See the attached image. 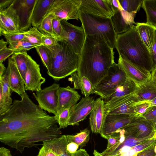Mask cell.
Returning <instances> with one entry per match:
<instances>
[{
    "label": "cell",
    "mask_w": 156,
    "mask_h": 156,
    "mask_svg": "<svg viewBox=\"0 0 156 156\" xmlns=\"http://www.w3.org/2000/svg\"><path fill=\"white\" fill-rule=\"evenodd\" d=\"M0 116V141L22 153L25 148L58 137L62 133L56 116L48 114L25 91Z\"/></svg>",
    "instance_id": "1"
},
{
    "label": "cell",
    "mask_w": 156,
    "mask_h": 156,
    "mask_svg": "<svg viewBox=\"0 0 156 156\" xmlns=\"http://www.w3.org/2000/svg\"><path fill=\"white\" fill-rule=\"evenodd\" d=\"M100 34L85 36L79 54L76 71L78 76H84L95 88L108 74L109 69L114 63L115 52Z\"/></svg>",
    "instance_id": "2"
},
{
    "label": "cell",
    "mask_w": 156,
    "mask_h": 156,
    "mask_svg": "<svg viewBox=\"0 0 156 156\" xmlns=\"http://www.w3.org/2000/svg\"><path fill=\"white\" fill-rule=\"evenodd\" d=\"M115 48L119 55L136 66L151 73V55L134 26L116 36Z\"/></svg>",
    "instance_id": "3"
},
{
    "label": "cell",
    "mask_w": 156,
    "mask_h": 156,
    "mask_svg": "<svg viewBox=\"0 0 156 156\" xmlns=\"http://www.w3.org/2000/svg\"><path fill=\"white\" fill-rule=\"evenodd\" d=\"M47 47L49 50L51 56V64L47 71L50 76L55 80H59L76 72L79 55L66 41H58L56 44Z\"/></svg>",
    "instance_id": "4"
},
{
    "label": "cell",
    "mask_w": 156,
    "mask_h": 156,
    "mask_svg": "<svg viewBox=\"0 0 156 156\" xmlns=\"http://www.w3.org/2000/svg\"><path fill=\"white\" fill-rule=\"evenodd\" d=\"M79 19L85 36L100 35L112 48H115L117 34L114 29L111 16L94 15L79 11Z\"/></svg>",
    "instance_id": "5"
},
{
    "label": "cell",
    "mask_w": 156,
    "mask_h": 156,
    "mask_svg": "<svg viewBox=\"0 0 156 156\" xmlns=\"http://www.w3.org/2000/svg\"><path fill=\"white\" fill-rule=\"evenodd\" d=\"M127 77L121 66L115 62L109 68L108 74L94 89V94L102 99L109 98L119 87L123 85Z\"/></svg>",
    "instance_id": "6"
},
{
    "label": "cell",
    "mask_w": 156,
    "mask_h": 156,
    "mask_svg": "<svg viewBox=\"0 0 156 156\" xmlns=\"http://www.w3.org/2000/svg\"><path fill=\"white\" fill-rule=\"evenodd\" d=\"M81 2V0H54L47 15H52L61 20H78Z\"/></svg>",
    "instance_id": "7"
},
{
    "label": "cell",
    "mask_w": 156,
    "mask_h": 156,
    "mask_svg": "<svg viewBox=\"0 0 156 156\" xmlns=\"http://www.w3.org/2000/svg\"><path fill=\"white\" fill-rule=\"evenodd\" d=\"M62 31L61 40L66 41L76 53L80 54L85 40V34L83 27L72 24L67 21L61 20Z\"/></svg>",
    "instance_id": "8"
},
{
    "label": "cell",
    "mask_w": 156,
    "mask_h": 156,
    "mask_svg": "<svg viewBox=\"0 0 156 156\" xmlns=\"http://www.w3.org/2000/svg\"><path fill=\"white\" fill-rule=\"evenodd\" d=\"M59 84L54 83L43 89L36 91L33 95L37 101L39 107L42 109L58 115V92Z\"/></svg>",
    "instance_id": "9"
},
{
    "label": "cell",
    "mask_w": 156,
    "mask_h": 156,
    "mask_svg": "<svg viewBox=\"0 0 156 156\" xmlns=\"http://www.w3.org/2000/svg\"><path fill=\"white\" fill-rule=\"evenodd\" d=\"M135 116L124 114H106L101 136L106 139L117 130L130 123Z\"/></svg>",
    "instance_id": "10"
},
{
    "label": "cell",
    "mask_w": 156,
    "mask_h": 156,
    "mask_svg": "<svg viewBox=\"0 0 156 156\" xmlns=\"http://www.w3.org/2000/svg\"><path fill=\"white\" fill-rule=\"evenodd\" d=\"M36 0H14L13 5L18 17L19 31L28 30L31 25V20Z\"/></svg>",
    "instance_id": "11"
},
{
    "label": "cell",
    "mask_w": 156,
    "mask_h": 156,
    "mask_svg": "<svg viewBox=\"0 0 156 156\" xmlns=\"http://www.w3.org/2000/svg\"><path fill=\"white\" fill-rule=\"evenodd\" d=\"M95 100L93 97H85L70 109L69 125H78L79 122L86 119L93 109Z\"/></svg>",
    "instance_id": "12"
},
{
    "label": "cell",
    "mask_w": 156,
    "mask_h": 156,
    "mask_svg": "<svg viewBox=\"0 0 156 156\" xmlns=\"http://www.w3.org/2000/svg\"><path fill=\"white\" fill-rule=\"evenodd\" d=\"M125 136H130L137 138L146 137L154 132L151 123L143 116L135 117L132 122L122 128Z\"/></svg>",
    "instance_id": "13"
},
{
    "label": "cell",
    "mask_w": 156,
    "mask_h": 156,
    "mask_svg": "<svg viewBox=\"0 0 156 156\" xmlns=\"http://www.w3.org/2000/svg\"><path fill=\"white\" fill-rule=\"evenodd\" d=\"M45 82V79L41 73L39 65L28 55L25 78V90L38 91L41 89V86Z\"/></svg>",
    "instance_id": "14"
},
{
    "label": "cell",
    "mask_w": 156,
    "mask_h": 156,
    "mask_svg": "<svg viewBox=\"0 0 156 156\" xmlns=\"http://www.w3.org/2000/svg\"><path fill=\"white\" fill-rule=\"evenodd\" d=\"M79 11L94 15L111 17L113 10L111 0H81Z\"/></svg>",
    "instance_id": "15"
},
{
    "label": "cell",
    "mask_w": 156,
    "mask_h": 156,
    "mask_svg": "<svg viewBox=\"0 0 156 156\" xmlns=\"http://www.w3.org/2000/svg\"><path fill=\"white\" fill-rule=\"evenodd\" d=\"M118 63L121 66L127 78L133 82L136 86L147 81L151 77V73L133 64L119 55Z\"/></svg>",
    "instance_id": "16"
},
{
    "label": "cell",
    "mask_w": 156,
    "mask_h": 156,
    "mask_svg": "<svg viewBox=\"0 0 156 156\" xmlns=\"http://www.w3.org/2000/svg\"><path fill=\"white\" fill-rule=\"evenodd\" d=\"M13 2L8 8L0 11V36L5 34L19 32L18 17Z\"/></svg>",
    "instance_id": "17"
},
{
    "label": "cell",
    "mask_w": 156,
    "mask_h": 156,
    "mask_svg": "<svg viewBox=\"0 0 156 156\" xmlns=\"http://www.w3.org/2000/svg\"><path fill=\"white\" fill-rule=\"evenodd\" d=\"M135 14L125 11L121 6L114 10L111 19L114 29L117 34L124 33L134 26V24L136 23L134 20Z\"/></svg>",
    "instance_id": "18"
},
{
    "label": "cell",
    "mask_w": 156,
    "mask_h": 156,
    "mask_svg": "<svg viewBox=\"0 0 156 156\" xmlns=\"http://www.w3.org/2000/svg\"><path fill=\"white\" fill-rule=\"evenodd\" d=\"M140 101L134 93L129 95L105 112L106 114H124L137 116L135 108Z\"/></svg>",
    "instance_id": "19"
},
{
    "label": "cell",
    "mask_w": 156,
    "mask_h": 156,
    "mask_svg": "<svg viewBox=\"0 0 156 156\" xmlns=\"http://www.w3.org/2000/svg\"><path fill=\"white\" fill-rule=\"evenodd\" d=\"M105 101L101 97L95 100L94 108L90 113L89 123L93 133H100L103 128L106 115Z\"/></svg>",
    "instance_id": "20"
},
{
    "label": "cell",
    "mask_w": 156,
    "mask_h": 156,
    "mask_svg": "<svg viewBox=\"0 0 156 156\" xmlns=\"http://www.w3.org/2000/svg\"><path fill=\"white\" fill-rule=\"evenodd\" d=\"M58 95V115L65 108L71 107L76 104L81 97L77 91L69 86L60 87Z\"/></svg>",
    "instance_id": "21"
},
{
    "label": "cell",
    "mask_w": 156,
    "mask_h": 156,
    "mask_svg": "<svg viewBox=\"0 0 156 156\" xmlns=\"http://www.w3.org/2000/svg\"><path fill=\"white\" fill-rule=\"evenodd\" d=\"M136 87L135 83L127 78L124 83L117 87L109 98L105 99V109L113 106L129 94L134 93Z\"/></svg>",
    "instance_id": "22"
},
{
    "label": "cell",
    "mask_w": 156,
    "mask_h": 156,
    "mask_svg": "<svg viewBox=\"0 0 156 156\" xmlns=\"http://www.w3.org/2000/svg\"><path fill=\"white\" fill-rule=\"evenodd\" d=\"M7 68L9 70V83L10 89L13 92L20 96L25 92V83L14 61L11 57L8 58Z\"/></svg>",
    "instance_id": "23"
},
{
    "label": "cell",
    "mask_w": 156,
    "mask_h": 156,
    "mask_svg": "<svg viewBox=\"0 0 156 156\" xmlns=\"http://www.w3.org/2000/svg\"><path fill=\"white\" fill-rule=\"evenodd\" d=\"M54 0H36L31 17V25L38 28L46 16Z\"/></svg>",
    "instance_id": "24"
},
{
    "label": "cell",
    "mask_w": 156,
    "mask_h": 156,
    "mask_svg": "<svg viewBox=\"0 0 156 156\" xmlns=\"http://www.w3.org/2000/svg\"><path fill=\"white\" fill-rule=\"evenodd\" d=\"M136 28L151 55L155 37L156 27L146 23H136Z\"/></svg>",
    "instance_id": "25"
},
{
    "label": "cell",
    "mask_w": 156,
    "mask_h": 156,
    "mask_svg": "<svg viewBox=\"0 0 156 156\" xmlns=\"http://www.w3.org/2000/svg\"><path fill=\"white\" fill-rule=\"evenodd\" d=\"M140 101H150L156 97V86L151 77L139 86H136L134 92Z\"/></svg>",
    "instance_id": "26"
},
{
    "label": "cell",
    "mask_w": 156,
    "mask_h": 156,
    "mask_svg": "<svg viewBox=\"0 0 156 156\" xmlns=\"http://www.w3.org/2000/svg\"><path fill=\"white\" fill-rule=\"evenodd\" d=\"M71 79L74 84L75 89H79L85 97L90 96L91 94H94V87L90 81L84 76L79 77L76 72L71 74Z\"/></svg>",
    "instance_id": "27"
},
{
    "label": "cell",
    "mask_w": 156,
    "mask_h": 156,
    "mask_svg": "<svg viewBox=\"0 0 156 156\" xmlns=\"http://www.w3.org/2000/svg\"><path fill=\"white\" fill-rule=\"evenodd\" d=\"M43 143V145L52 149L58 156H70L66 150L68 142L66 135H62L51 140L44 142Z\"/></svg>",
    "instance_id": "28"
},
{
    "label": "cell",
    "mask_w": 156,
    "mask_h": 156,
    "mask_svg": "<svg viewBox=\"0 0 156 156\" xmlns=\"http://www.w3.org/2000/svg\"><path fill=\"white\" fill-rule=\"evenodd\" d=\"M141 7L146 14V23L156 27V0H143Z\"/></svg>",
    "instance_id": "29"
},
{
    "label": "cell",
    "mask_w": 156,
    "mask_h": 156,
    "mask_svg": "<svg viewBox=\"0 0 156 156\" xmlns=\"http://www.w3.org/2000/svg\"><path fill=\"white\" fill-rule=\"evenodd\" d=\"M28 55L27 51H24L16 52L11 57L14 61L25 83Z\"/></svg>",
    "instance_id": "30"
},
{
    "label": "cell",
    "mask_w": 156,
    "mask_h": 156,
    "mask_svg": "<svg viewBox=\"0 0 156 156\" xmlns=\"http://www.w3.org/2000/svg\"><path fill=\"white\" fill-rule=\"evenodd\" d=\"M90 130L86 128L76 135H66L68 143L73 142L77 144L80 148L85 146L90 139Z\"/></svg>",
    "instance_id": "31"
},
{
    "label": "cell",
    "mask_w": 156,
    "mask_h": 156,
    "mask_svg": "<svg viewBox=\"0 0 156 156\" xmlns=\"http://www.w3.org/2000/svg\"><path fill=\"white\" fill-rule=\"evenodd\" d=\"M55 17L51 14L47 15L37 28L44 35L52 37L58 41L59 40L55 34L52 28V20Z\"/></svg>",
    "instance_id": "32"
},
{
    "label": "cell",
    "mask_w": 156,
    "mask_h": 156,
    "mask_svg": "<svg viewBox=\"0 0 156 156\" xmlns=\"http://www.w3.org/2000/svg\"><path fill=\"white\" fill-rule=\"evenodd\" d=\"M123 9L127 12L136 14L142 6L143 0H119Z\"/></svg>",
    "instance_id": "33"
},
{
    "label": "cell",
    "mask_w": 156,
    "mask_h": 156,
    "mask_svg": "<svg viewBox=\"0 0 156 156\" xmlns=\"http://www.w3.org/2000/svg\"><path fill=\"white\" fill-rule=\"evenodd\" d=\"M25 39L31 43L37 45H41L42 34L37 27H30L28 30L24 31Z\"/></svg>",
    "instance_id": "34"
},
{
    "label": "cell",
    "mask_w": 156,
    "mask_h": 156,
    "mask_svg": "<svg viewBox=\"0 0 156 156\" xmlns=\"http://www.w3.org/2000/svg\"><path fill=\"white\" fill-rule=\"evenodd\" d=\"M9 44V48L13 49L16 52L27 51L40 45L33 44L25 38L17 42L11 43Z\"/></svg>",
    "instance_id": "35"
},
{
    "label": "cell",
    "mask_w": 156,
    "mask_h": 156,
    "mask_svg": "<svg viewBox=\"0 0 156 156\" xmlns=\"http://www.w3.org/2000/svg\"><path fill=\"white\" fill-rule=\"evenodd\" d=\"M35 48L43 64L48 69L50 66L51 62V56L49 50L46 47L42 45L36 47Z\"/></svg>",
    "instance_id": "36"
},
{
    "label": "cell",
    "mask_w": 156,
    "mask_h": 156,
    "mask_svg": "<svg viewBox=\"0 0 156 156\" xmlns=\"http://www.w3.org/2000/svg\"><path fill=\"white\" fill-rule=\"evenodd\" d=\"M70 108L69 107L65 108L56 116L57 123L60 129L66 128L69 126Z\"/></svg>",
    "instance_id": "37"
},
{
    "label": "cell",
    "mask_w": 156,
    "mask_h": 156,
    "mask_svg": "<svg viewBox=\"0 0 156 156\" xmlns=\"http://www.w3.org/2000/svg\"><path fill=\"white\" fill-rule=\"evenodd\" d=\"M12 103L11 97L6 95L0 91V116L4 114L9 109Z\"/></svg>",
    "instance_id": "38"
},
{
    "label": "cell",
    "mask_w": 156,
    "mask_h": 156,
    "mask_svg": "<svg viewBox=\"0 0 156 156\" xmlns=\"http://www.w3.org/2000/svg\"><path fill=\"white\" fill-rule=\"evenodd\" d=\"M142 116L151 123L156 131V105L149 108Z\"/></svg>",
    "instance_id": "39"
},
{
    "label": "cell",
    "mask_w": 156,
    "mask_h": 156,
    "mask_svg": "<svg viewBox=\"0 0 156 156\" xmlns=\"http://www.w3.org/2000/svg\"><path fill=\"white\" fill-rule=\"evenodd\" d=\"M9 44L12 42H17L25 38L24 31L18 32L11 33L3 34Z\"/></svg>",
    "instance_id": "40"
},
{
    "label": "cell",
    "mask_w": 156,
    "mask_h": 156,
    "mask_svg": "<svg viewBox=\"0 0 156 156\" xmlns=\"http://www.w3.org/2000/svg\"><path fill=\"white\" fill-rule=\"evenodd\" d=\"M156 144V140L153 137L147 140L132 148L137 154L144 149Z\"/></svg>",
    "instance_id": "41"
},
{
    "label": "cell",
    "mask_w": 156,
    "mask_h": 156,
    "mask_svg": "<svg viewBox=\"0 0 156 156\" xmlns=\"http://www.w3.org/2000/svg\"><path fill=\"white\" fill-rule=\"evenodd\" d=\"M152 106L150 101H140L136 106L135 110L137 116H141L147 109Z\"/></svg>",
    "instance_id": "42"
},
{
    "label": "cell",
    "mask_w": 156,
    "mask_h": 156,
    "mask_svg": "<svg viewBox=\"0 0 156 156\" xmlns=\"http://www.w3.org/2000/svg\"><path fill=\"white\" fill-rule=\"evenodd\" d=\"M52 26L55 34L58 38L59 41L61 40L60 36L62 31V27L61 20L55 17L52 20Z\"/></svg>",
    "instance_id": "43"
},
{
    "label": "cell",
    "mask_w": 156,
    "mask_h": 156,
    "mask_svg": "<svg viewBox=\"0 0 156 156\" xmlns=\"http://www.w3.org/2000/svg\"><path fill=\"white\" fill-rule=\"evenodd\" d=\"M120 136L119 132L118 131H116L107 139V146L105 150H108L117 144L120 140Z\"/></svg>",
    "instance_id": "44"
},
{
    "label": "cell",
    "mask_w": 156,
    "mask_h": 156,
    "mask_svg": "<svg viewBox=\"0 0 156 156\" xmlns=\"http://www.w3.org/2000/svg\"><path fill=\"white\" fill-rule=\"evenodd\" d=\"M58 41L52 37L44 34L41 38V45L46 47L53 46L57 44Z\"/></svg>",
    "instance_id": "45"
},
{
    "label": "cell",
    "mask_w": 156,
    "mask_h": 156,
    "mask_svg": "<svg viewBox=\"0 0 156 156\" xmlns=\"http://www.w3.org/2000/svg\"><path fill=\"white\" fill-rule=\"evenodd\" d=\"M15 53L13 49L8 47L0 50V64L3 63L8 57Z\"/></svg>",
    "instance_id": "46"
},
{
    "label": "cell",
    "mask_w": 156,
    "mask_h": 156,
    "mask_svg": "<svg viewBox=\"0 0 156 156\" xmlns=\"http://www.w3.org/2000/svg\"><path fill=\"white\" fill-rule=\"evenodd\" d=\"M37 156H58L52 149L43 145Z\"/></svg>",
    "instance_id": "47"
},
{
    "label": "cell",
    "mask_w": 156,
    "mask_h": 156,
    "mask_svg": "<svg viewBox=\"0 0 156 156\" xmlns=\"http://www.w3.org/2000/svg\"><path fill=\"white\" fill-rule=\"evenodd\" d=\"M156 144L151 146L139 152L136 156H156V154L154 151Z\"/></svg>",
    "instance_id": "48"
},
{
    "label": "cell",
    "mask_w": 156,
    "mask_h": 156,
    "mask_svg": "<svg viewBox=\"0 0 156 156\" xmlns=\"http://www.w3.org/2000/svg\"><path fill=\"white\" fill-rule=\"evenodd\" d=\"M151 57L152 66V72L156 69V30L155 39L151 50Z\"/></svg>",
    "instance_id": "49"
},
{
    "label": "cell",
    "mask_w": 156,
    "mask_h": 156,
    "mask_svg": "<svg viewBox=\"0 0 156 156\" xmlns=\"http://www.w3.org/2000/svg\"><path fill=\"white\" fill-rule=\"evenodd\" d=\"M79 147V146L75 143L71 142L68 143L66 147L68 153L70 154L75 153L77 151Z\"/></svg>",
    "instance_id": "50"
},
{
    "label": "cell",
    "mask_w": 156,
    "mask_h": 156,
    "mask_svg": "<svg viewBox=\"0 0 156 156\" xmlns=\"http://www.w3.org/2000/svg\"><path fill=\"white\" fill-rule=\"evenodd\" d=\"M14 0H0V11L9 6Z\"/></svg>",
    "instance_id": "51"
},
{
    "label": "cell",
    "mask_w": 156,
    "mask_h": 156,
    "mask_svg": "<svg viewBox=\"0 0 156 156\" xmlns=\"http://www.w3.org/2000/svg\"><path fill=\"white\" fill-rule=\"evenodd\" d=\"M70 156H90L85 149L80 148L75 153L69 154Z\"/></svg>",
    "instance_id": "52"
},
{
    "label": "cell",
    "mask_w": 156,
    "mask_h": 156,
    "mask_svg": "<svg viewBox=\"0 0 156 156\" xmlns=\"http://www.w3.org/2000/svg\"><path fill=\"white\" fill-rule=\"evenodd\" d=\"M0 156H12L10 151L4 147L0 148Z\"/></svg>",
    "instance_id": "53"
},
{
    "label": "cell",
    "mask_w": 156,
    "mask_h": 156,
    "mask_svg": "<svg viewBox=\"0 0 156 156\" xmlns=\"http://www.w3.org/2000/svg\"><path fill=\"white\" fill-rule=\"evenodd\" d=\"M9 44L7 41H5L3 39L0 40V50H2L7 48V45Z\"/></svg>",
    "instance_id": "54"
},
{
    "label": "cell",
    "mask_w": 156,
    "mask_h": 156,
    "mask_svg": "<svg viewBox=\"0 0 156 156\" xmlns=\"http://www.w3.org/2000/svg\"><path fill=\"white\" fill-rule=\"evenodd\" d=\"M7 68L3 64H0V77H1L5 72Z\"/></svg>",
    "instance_id": "55"
},
{
    "label": "cell",
    "mask_w": 156,
    "mask_h": 156,
    "mask_svg": "<svg viewBox=\"0 0 156 156\" xmlns=\"http://www.w3.org/2000/svg\"><path fill=\"white\" fill-rule=\"evenodd\" d=\"M151 79L156 86V69L151 72Z\"/></svg>",
    "instance_id": "56"
},
{
    "label": "cell",
    "mask_w": 156,
    "mask_h": 156,
    "mask_svg": "<svg viewBox=\"0 0 156 156\" xmlns=\"http://www.w3.org/2000/svg\"><path fill=\"white\" fill-rule=\"evenodd\" d=\"M93 154L94 156H104L101 153L99 152L96 150H94Z\"/></svg>",
    "instance_id": "57"
},
{
    "label": "cell",
    "mask_w": 156,
    "mask_h": 156,
    "mask_svg": "<svg viewBox=\"0 0 156 156\" xmlns=\"http://www.w3.org/2000/svg\"><path fill=\"white\" fill-rule=\"evenodd\" d=\"M150 102L152 106L156 105V97Z\"/></svg>",
    "instance_id": "58"
},
{
    "label": "cell",
    "mask_w": 156,
    "mask_h": 156,
    "mask_svg": "<svg viewBox=\"0 0 156 156\" xmlns=\"http://www.w3.org/2000/svg\"><path fill=\"white\" fill-rule=\"evenodd\" d=\"M152 137L156 140V131H154V134Z\"/></svg>",
    "instance_id": "59"
},
{
    "label": "cell",
    "mask_w": 156,
    "mask_h": 156,
    "mask_svg": "<svg viewBox=\"0 0 156 156\" xmlns=\"http://www.w3.org/2000/svg\"><path fill=\"white\" fill-rule=\"evenodd\" d=\"M154 151L155 152L156 154V144L155 146Z\"/></svg>",
    "instance_id": "60"
}]
</instances>
